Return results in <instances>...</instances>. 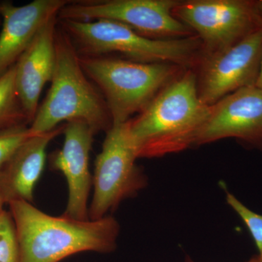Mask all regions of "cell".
Here are the masks:
<instances>
[{"instance_id":"cell-10","label":"cell","mask_w":262,"mask_h":262,"mask_svg":"<svg viewBox=\"0 0 262 262\" xmlns=\"http://www.w3.org/2000/svg\"><path fill=\"white\" fill-rule=\"evenodd\" d=\"M63 146L50 158L52 170L64 176L68 185V201L63 215L89 220V198L93 184L90 171V153L94 144V130L80 120L64 123Z\"/></svg>"},{"instance_id":"cell-18","label":"cell","mask_w":262,"mask_h":262,"mask_svg":"<svg viewBox=\"0 0 262 262\" xmlns=\"http://www.w3.org/2000/svg\"><path fill=\"white\" fill-rule=\"evenodd\" d=\"M227 203L244 221L252 236L258 252L262 251V215L255 213L231 193H227Z\"/></svg>"},{"instance_id":"cell-3","label":"cell","mask_w":262,"mask_h":262,"mask_svg":"<svg viewBox=\"0 0 262 262\" xmlns=\"http://www.w3.org/2000/svg\"><path fill=\"white\" fill-rule=\"evenodd\" d=\"M56 64L51 88L31 125L34 135L50 132L65 123L80 120L95 134L113 125L104 98L84 73L80 56L64 31L57 26Z\"/></svg>"},{"instance_id":"cell-11","label":"cell","mask_w":262,"mask_h":262,"mask_svg":"<svg viewBox=\"0 0 262 262\" xmlns=\"http://www.w3.org/2000/svg\"><path fill=\"white\" fill-rule=\"evenodd\" d=\"M235 138L262 147V91L244 88L210 106V114L196 145Z\"/></svg>"},{"instance_id":"cell-6","label":"cell","mask_w":262,"mask_h":262,"mask_svg":"<svg viewBox=\"0 0 262 262\" xmlns=\"http://www.w3.org/2000/svg\"><path fill=\"white\" fill-rule=\"evenodd\" d=\"M138 159L128 130V121L113 124L106 132L101 152L95 160L94 195L89 219L106 216L122 201L136 196L146 186L145 174Z\"/></svg>"},{"instance_id":"cell-20","label":"cell","mask_w":262,"mask_h":262,"mask_svg":"<svg viewBox=\"0 0 262 262\" xmlns=\"http://www.w3.org/2000/svg\"><path fill=\"white\" fill-rule=\"evenodd\" d=\"M256 6H257L258 14H259L260 18H261L262 20V0L256 2Z\"/></svg>"},{"instance_id":"cell-5","label":"cell","mask_w":262,"mask_h":262,"mask_svg":"<svg viewBox=\"0 0 262 262\" xmlns=\"http://www.w3.org/2000/svg\"><path fill=\"white\" fill-rule=\"evenodd\" d=\"M84 73L102 94L113 124L145 110L160 91L187 69L108 56H80Z\"/></svg>"},{"instance_id":"cell-13","label":"cell","mask_w":262,"mask_h":262,"mask_svg":"<svg viewBox=\"0 0 262 262\" xmlns=\"http://www.w3.org/2000/svg\"><path fill=\"white\" fill-rule=\"evenodd\" d=\"M58 17L42 27L15 63V85L29 121L39 108L45 85L51 82L56 64V32Z\"/></svg>"},{"instance_id":"cell-21","label":"cell","mask_w":262,"mask_h":262,"mask_svg":"<svg viewBox=\"0 0 262 262\" xmlns=\"http://www.w3.org/2000/svg\"><path fill=\"white\" fill-rule=\"evenodd\" d=\"M5 204L4 200H3V196H2L1 193H0V213L4 211V205Z\"/></svg>"},{"instance_id":"cell-14","label":"cell","mask_w":262,"mask_h":262,"mask_svg":"<svg viewBox=\"0 0 262 262\" xmlns=\"http://www.w3.org/2000/svg\"><path fill=\"white\" fill-rule=\"evenodd\" d=\"M63 127L33 135L0 169V193L5 204L18 201L33 203L36 184L46 165L48 146L63 134Z\"/></svg>"},{"instance_id":"cell-23","label":"cell","mask_w":262,"mask_h":262,"mask_svg":"<svg viewBox=\"0 0 262 262\" xmlns=\"http://www.w3.org/2000/svg\"><path fill=\"white\" fill-rule=\"evenodd\" d=\"M258 256H259L260 262H262V253H260Z\"/></svg>"},{"instance_id":"cell-1","label":"cell","mask_w":262,"mask_h":262,"mask_svg":"<svg viewBox=\"0 0 262 262\" xmlns=\"http://www.w3.org/2000/svg\"><path fill=\"white\" fill-rule=\"evenodd\" d=\"M210 114L198 96L196 75L187 69L128 121L138 158H159L196 145Z\"/></svg>"},{"instance_id":"cell-19","label":"cell","mask_w":262,"mask_h":262,"mask_svg":"<svg viewBox=\"0 0 262 262\" xmlns=\"http://www.w3.org/2000/svg\"><path fill=\"white\" fill-rule=\"evenodd\" d=\"M255 86L257 87L258 89L261 90L262 91V57L261 64H260L259 73H258L257 80H256V84H255Z\"/></svg>"},{"instance_id":"cell-8","label":"cell","mask_w":262,"mask_h":262,"mask_svg":"<svg viewBox=\"0 0 262 262\" xmlns=\"http://www.w3.org/2000/svg\"><path fill=\"white\" fill-rule=\"evenodd\" d=\"M178 0H75L59 12L58 19L114 20L154 39H175L195 35L176 18Z\"/></svg>"},{"instance_id":"cell-24","label":"cell","mask_w":262,"mask_h":262,"mask_svg":"<svg viewBox=\"0 0 262 262\" xmlns=\"http://www.w3.org/2000/svg\"><path fill=\"white\" fill-rule=\"evenodd\" d=\"M260 253H262V251H261V252H260Z\"/></svg>"},{"instance_id":"cell-16","label":"cell","mask_w":262,"mask_h":262,"mask_svg":"<svg viewBox=\"0 0 262 262\" xmlns=\"http://www.w3.org/2000/svg\"><path fill=\"white\" fill-rule=\"evenodd\" d=\"M0 262H20V247L10 211L0 213Z\"/></svg>"},{"instance_id":"cell-15","label":"cell","mask_w":262,"mask_h":262,"mask_svg":"<svg viewBox=\"0 0 262 262\" xmlns=\"http://www.w3.org/2000/svg\"><path fill=\"white\" fill-rule=\"evenodd\" d=\"M30 125L15 85V67L0 77V130Z\"/></svg>"},{"instance_id":"cell-12","label":"cell","mask_w":262,"mask_h":262,"mask_svg":"<svg viewBox=\"0 0 262 262\" xmlns=\"http://www.w3.org/2000/svg\"><path fill=\"white\" fill-rule=\"evenodd\" d=\"M71 0H34L23 6L0 2V77L15 65L39 31Z\"/></svg>"},{"instance_id":"cell-17","label":"cell","mask_w":262,"mask_h":262,"mask_svg":"<svg viewBox=\"0 0 262 262\" xmlns=\"http://www.w3.org/2000/svg\"><path fill=\"white\" fill-rule=\"evenodd\" d=\"M33 135L29 125H19L0 130V169Z\"/></svg>"},{"instance_id":"cell-9","label":"cell","mask_w":262,"mask_h":262,"mask_svg":"<svg viewBox=\"0 0 262 262\" xmlns=\"http://www.w3.org/2000/svg\"><path fill=\"white\" fill-rule=\"evenodd\" d=\"M262 57V29L223 52L202 56L198 96L211 106L225 96L256 84Z\"/></svg>"},{"instance_id":"cell-2","label":"cell","mask_w":262,"mask_h":262,"mask_svg":"<svg viewBox=\"0 0 262 262\" xmlns=\"http://www.w3.org/2000/svg\"><path fill=\"white\" fill-rule=\"evenodd\" d=\"M8 206L18 236L20 262H60L81 252L116 249L120 225L113 216L77 220L48 214L27 201Z\"/></svg>"},{"instance_id":"cell-4","label":"cell","mask_w":262,"mask_h":262,"mask_svg":"<svg viewBox=\"0 0 262 262\" xmlns=\"http://www.w3.org/2000/svg\"><path fill=\"white\" fill-rule=\"evenodd\" d=\"M80 56L122 55L130 61L170 63L184 69L198 66L203 54L196 35L175 39H154L141 36L120 22L106 19H58Z\"/></svg>"},{"instance_id":"cell-22","label":"cell","mask_w":262,"mask_h":262,"mask_svg":"<svg viewBox=\"0 0 262 262\" xmlns=\"http://www.w3.org/2000/svg\"><path fill=\"white\" fill-rule=\"evenodd\" d=\"M246 262H260L259 256H255Z\"/></svg>"},{"instance_id":"cell-7","label":"cell","mask_w":262,"mask_h":262,"mask_svg":"<svg viewBox=\"0 0 262 262\" xmlns=\"http://www.w3.org/2000/svg\"><path fill=\"white\" fill-rule=\"evenodd\" d=\"M173 14L201 39L202 56L225 51L262 29L256 2L247 0L180 1Z\"/></svg>"}]
</instances>
